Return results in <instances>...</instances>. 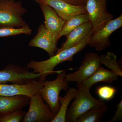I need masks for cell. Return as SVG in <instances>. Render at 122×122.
I'll return each instance as SVG.
<instances>
[{
  "label": "cell",
  "instance_id": "cell-1",
  "mask_svg": "<svg viewBox=\"0 0 122 122\" xmlns=\"http://www.w3.org/2000/svg\"><path fill=\"white\" fill-rule=\"evenodd\" d=\"M90 37L87 38L77 45L55 54L47 60L30 61L27 64V68L32 69L33 72L35 73L43 74L45 78L49 75L58 73L62 70L56 71L54 70L55 67L64 62L72 61L75 54L83 50L86 46Z\"/></svg>",
  "mask_w": 122,
  "mask_h": 122
},
{
  "label": "cell",
  "instance_id": "cell-2",
  "mask_svg": "<svg viewBox=\"0 0 122 122\" xmlns=\"http://www.w3.org/2000/svg\"><path fill=\"white\" fill-rule=\"evenodd\" d=\"M76 95L74 100L68 107L66 122H76L80 116L97 105L105 102L102 99H96L90 93V89L81 82H77Z\"/></svg>",
  "mask_w": 122,
  "mask_h": 122
},
{
  "label": "cell",
  "instance_id": "cell-3",
  "mask_svg": "<svg viewBox=\"0 0 122 122\" xmlns=\"http://www.w3.org/2000/svg\"><path fill=\"white\" fill-rule=\"evenodd\" d=\"M26 12L19 1L0 0V28H20L27 26L22 18Z\"/></svg>",
  "mask_w": 122,
  "mask_h": 122
},
{
  "label": "cell",
  "instance_id": "cell-4",
  "mask_svg": "<svg viewBox=\"0 0 122 122\" xmlns=\"http://www.w3.org/2000/svg\"><path fill=\"white\" fill-rule=\"evenodd\" d=\"M62 70L57 73L56 78L53 81L45 80L40 93L43 100L48 103L51 112L55 115L57 113L60 108L59 94L62 90L67 91L69 88V83L66 81V71Z\"/></svg>",
  "mask_w": 122,
  "mask_h": 122
},
{
  "label": "cell",
  "instance_id": "cell-5",
  "mask_svg": "<svg viewBox=\"0 0 122 122\" xmlns=\"http://www.w3.org/2000/svg\"><path fill=\"white\" fill-rule=\"evenodd\" d=\"M45 80L43 74L30 72L28 68L18 66L14 64L7 65L0 70V83L11 82L16 84H26L34 80Z\"/></svg>",
  "mask_w": 122,
  "mask_h": 122
},
{
  "label": "cell",
  "instance_id": "cell-6",
  "mask_svg": "<svg viewBox=\"0 0 122 122\" xmlns=\"http://www.w3.org/2000/svg\"><path fill=\"white\" fill-rule=\"evenodd\" d=\"M122 26V14L112 20L104 26L92 33L87 45L97 51H102L111 46L109 37L114 32Z\"/></svg>",
  "mask_w": 122,
  "mask_h": 122
},
{
  "label": "cell",
  "instance_id": "cell-7",
  "mask_svg": "<svg viewBox=\"0 0 122 122\" xmlns=\"http://www.w3.org/2000/svg\"><path fill=\"white\" fill-rule=\"evenodd\" d=\"M107 1L86 0L85 8L92 25V33L104 26L113 18V15L107 10Z\"/></svg>",
  "mask_w": 122,
  "mask_h": 122
},
{
  "label": "cell",
  "instance_id": "cell-8",
  "mask_svg": "<svg viewBox=\"0 0 122 122\" xmlns=\"http://www.w3.org/2000/svg\"><path fill=\"white\" fill-rule=\"evenodd\" d=\"M55 115L43 102L40 93L30 97L29 107L25 114L23 122H51Z\"/></svg>",
  "mask_w": 122,
  "mask_h": 122
},
{
  "label": "cell",
  "instance_id": "cell-9",
  "mask_svg": "<svg viewBox=\"0 0 122 122\" xmlns=\"http://www.w3.org/2000/svg\"><path fill=\"white\" fill-rule=\"evenodd\" d=\"M101 65L100 56L98 54L86 53L79 69L74 73L66 74V81L68 82L82 83L92 76L101 66Z\"/></svg>",
  "mask_w": 122,
  "mask_h": 122
},
{
  "label": "cell",
  "instance_id": "cell-10",
  "mask_svg": "<svg viewBox=\"0 0 122 122\" xmlns=\"http://www.w3.org/2000/svg\"><path fill=\"white\" fill-rule=\"evenodd\" d=\"M45 80H34L24 84L11 85L0 83V96H11L22 95L30 97L40 92Z\"/></svg>",
  "mask_w": 122,
  "mask_h": 122
},
{
  "label": "cell",
  "instance_id": "cell-11",
  "mask_svg": "<svg viewBox=\"0 0 122 122\" xmlns=\"http://www.w3.org/2000/svg\"><path fill=\"white\" fill-rule=\"evenodd\" d=\"M38 3L45 17L44 28L52 34L57 42L66 20L60 17L49 5L43 2Z\"/></svg>",
  "mask_w": 122,
  "mask_h": 122
},
{
  "label": "cell",
  "instance_id": "cell-12",
  "mask_svg": "<svg viewBox=\"0 0 122 122\" xmlns=\"http://www.w3.org/2000/svg\"><path fill=\"white\" fill-rule=\"evenodd\" d=\"M38 3L43 2L52 7L58 15L66 21L75 15L87 13L85 6L75 5L63 0H35Z\"/></svg>",
  "mask_w": 122,
  "mask_h": 122
},
{
  "label": "cell",
  "instance_id": "cell-13",
  "mask_svg": "<svg viewBox=\"0 0 122 122\" xmlns=\"http://www.w3.org/2000/svg\"><path fill=\"white\" fill-rule=\"evenodd\" d=\"M57 43L52 34L41 24L38 28L37 34L30 41L29 46L43 49L50 57L53 56L56 52Z\"/></svg>",
  "mask_w": 122,
  "mask_h": 122
},
{
  "label": "cell",
  "instance_id": "cell-14",
  "mask_svg": "<svg viewBox=\"0 0 122 122\" xmlns=\"http://www.w3.org/2000/svg\"><path fill=\"white\" fill-rule=\"evenodd\" d=\"M92 31V25L90 21L81 25L66 36V41L62 44L61 48L57 49L55 54L81 44L90 36Z\"/></svg>",
  "mask_w": 122,
  "mask_h": 122
},
{
  "label": "cell",
  "instance_id": "cell-15",
  "mask_svg": "<svg viewBox=\"0 0 122 122\" xmlns=\"http://www.w3.org/2000/svg\"><path fill=\"white\" fill-rule=\"evenodd\" d=\"M30 100V97L22 95L0 96V115L22 109Z\"/></svg>",
  "mask_w": 122,
  "mask_h": 122
},
{
  "label": "cell",
  "instance_id": "cell-16",
  "mask_svg": "<svg viewBox=\"0 0 122 122\" xmlns=\"http://www.w3.org/2000/svg\"><path fill=\"white\" fill-rule=\"evenodd\" d=\"M119 75L111 70L100 66L92 76L82 82L87 88H91L94 85L99 82L110 84L117 81Z\"/></svg>",
  "mask_w": 122,
  "mask_h": 122
},
{
  "label": "cell",
  "instance_id": "cell-17",
  "mask_svg": "<svg viewBox=\"0 0 122 122\" xmlns=\"http://www.w3.org/2000/svg\"><path fill=\"white\" fill-rule=\"evenodd\" d=\"M108 110L105 102L97 105L80 116L76 122H100Z\"/></svg>",
  "mask_w": 122,
  "mask_h": 122
},
{
  "label": "cell",
  "instance_id": "cell-18",
  "mask_svg": "<svg viewBox=\"0 0 122 122\" xmlns=\"http://www.w3.org/2000/svg\"><path fill=\"white\" fill-rule=\"evenodd\" d=\"M76 89L69 87L65 96H59V100L61 104L57 113L51 122H65L66 116L70 103L74 99L76 95Z\"/></svg>",
  "mask_w": 122,
  "mask_h": 122
},
{
  "label": "cell",
  "instance_id": "cell-19",
  "mask_svg": "<svg viewBox=\"0 0 122 122\" xmlns=\"http://www.w3.org/2000/svg\"><path fill=\"white\" fill-rule=\"evenodd\" d=\"M90 21L87 13L81 14L74 16L66 22L59 35V38L66 36L72 30L84 23Z\"/></svg>",
  "mask_w": 122,
  "mask_h": 122
},
{
  "label": "cell",
  "instance_id": "cell-20",
  "mask_svg": "<svg viewBox=\"0 0 122 122\" xmlns=\"http://www.w3.org/2000/svg\"><path fill=\"white\" fill-rule=\"evenodd\" d=\"M101 64H103L119 76L122 77V72L117 61V55L112 52H107L106 54L100 56Z\"/></svg>",
  "mask_w": 122,
  "mask_h": 122
},
{
  "label": "cell",
  "instance_id": "cell-21",
  "mask_svg": "<svg viewBox=\"0 0 122 122\" xmlns=\"http://www.w3.org/2000/svg\"><path fill=\"white\" fill-rule=\"evenodd\" d=\"M96 94L100 99L109 102L115 96L117 90L114 87L103 86L96 87Z\"/></svg>",
  "mask_w": 122,
  "mask_h": 122
},
{
  "label": "cell",
  "instance_id": "cell-22",
  "mask_svg": "<svg viewBox=\"0 0 122 122\" xmlns=\"http://www.w3.org/2000/svg\"><path fill=\"white\" fill-rule=\"evenodd\" d=\"M32 32V30L28 25L20 28H0V37L21 34L30 35Z\"/></svg>",
  "mask_w": 122,
  "mask_h": 122
},
{
  "label": "cell",
  "instance_id": "cell-23",
  "mask_svg": "<svg viewBox=\"0 0 122 122\" xmlns=\"http://www.w3.org/2000/svg\"><path fill=\"white\" fill-rule=\"evenodd\" d=\"M25 113L22 109L0 115V122H19L22 120Z\"/></svg>",
  "mask_w": 122,
  "mask_h": 122
},
{
  "label": "cell",
  "instance_id": "cell-24",
  "mask_svg": "<svg viewBox=\"0 0 122 122\" xmlns=\"http://www.w3.org/2000/svg\"><path fill=\"white\" fill-rule=\"evenodd\" d=\"M122 120V100L117 105V110L113 117L109 122H115Z\"/></svg>",
  "mask_w": 122,
  "mask_h": 122
},
{
  "label": "cell",
  "instance_id": "cell-25",
  "mask_svg": "<svg viewBox=\"0 0 122 122\" xmlns=\"http://www.w3.org/2000/svg\"><path fill=\"white\" fill-rule=\"evenodd\" d=\"M63 0L73 5L85 6L86 0Z\"/></svg>",
  "mask_w": 122,
  "mask_h": 122
}]
</instances>
